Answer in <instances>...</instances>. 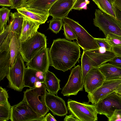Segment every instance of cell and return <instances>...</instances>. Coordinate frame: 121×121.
<instances>
[{
    "label": "cell",
    "mask_w": 121,
    "mask_h": 121,
    "mask_svg": "<svg viewBox=\"0 0 121 121\" xmlns=\"http://www.w3.org/2000/svg\"><path fill=\"white\" fill-rule=\"evenodd\" d=\"M95 15L94 24L102 31L105 37L110 33L121 35V29L114 19L99 9L95 10Z\"/></svg>",
    "instance_id": "obj_10"
},
{
    "label": "cell",
    "mask_w": 121,
    "mask_h": 121,
    "mask_svg": "<svg viewBox=\"0 0 121 121\" xmlns=\"http://www.w3.org/2000/svg\"><path fill=\"white\" fill-rule=\"evenodd\" d=\"M63 23L69 26L77 37V43L83 51L96 49L99 47L94 38L90 35L78 22L67 17L62 19Z\"/></svg>",
    "instance_id": "obj_6"
},
{
    "label": "cell",
    "mask_w": 121,
    "mask_h": 121,
    "mask_svg": "<svg viewBox=\"0 0 121 121\" xmlns=\"http://www.w3.org/2000/svg\"><path fill=\"white\" fill-rule=\"evenodd\" d=\"M12 5L10 9H16L21 7L24 0H10Z\"/></svg>",
    "instance_id": "obj_38"
},
{
    "label": "cell",
    "mask_w": 121,
    "mask_h": 121,
    "mask_svg": "<svg viewBox=\"0 0 121 121\" xmlns=\"http://www.w3.org/2000/svg\"><path fill=\"white\" fill-rule=\"evenodd\" d=\"M11 5V2L10 0H0V6L10 8Z\"/></svg>",
    "instance_id": "obj_40"
},
{
    "label": "cell",
    "mask_w": 121,
    "mask_h": 121,
    "mask_svg": "<svg viewBox=\"0 0 121 121\" xmlns=\"http://www.w3.org/2000/svg\"><path fill=\"white\" fill-rule=\"evenodd\" d=\"M45 100L47 107L54 115L62 117L67 114L65 102L61 98L46 91Z\"/></svg>",
    "instance_id": "obj_15"
},
{
    "label": "cell",
    "mask_w": 121,
    "mask_h": 121,
    "mask_svg": "<svg viewBox=\"0 0 121 121\" xmlns=\"http://www.w3.org/2000/svg\"><path fill=\"white\" fill-rule=\"evenodd\" d=\"M45 73L27 67L25 71L24 87L32 88L41 86L44 83Z\"/></svg>",
    "instance_id": "obj_18"
},
{
    "label": "cell",
    "mask_w": 121,
    "mask_h": 121,
    "mask_svg": "<svg viewBox=\"0 0 121 121\" xmlns=\"http://www.w3.org/2000/svg\"><path fill=\"white\" fill-rule=\"evenodd\" d=\"M16 9L24 17L40 25L44 23L49 16L48 11L25 7Z\"/></svg>",
    "instance_id": "obj_16"
},
{
    "label": "cell",
    "mask_w": 121,
    "mask_h": 121,
    "mask_svg": "<svg viewBox=\"0 0 121 121\" xmlns=\"http://www.w3.org/2000/svg\"><path fill=\"white\" fill-rule=\"evenodd\" d=\"M10 10L4 7L0 9V34L2 33L8 25L7 23L10 22Z\"/></svg>",
    "instance_id": "obj_28"
},
{
    "label": "cell",
    "mask_w": 121,
    "mask_h": 121,
    "mask_svg": "<svg viewBox=\"0 0 121 121\" xmlns=\"http://www.w3.org/2000/svg\"><path fill=\"white\" fill-rule=\"evenodd\" d=\"M46 90L43 83L39 87L29 88L23 92V97L29 104L35 112L44 117L49 110L45 102Z\"/></svg>",
    "instance_id": "obj_3"
},
{
    "label": "cell",
    "mask_w": 121,
    "mask_h": 121,
    "mask_svg": "<svg viewBox=\"0 0 121 121\" xmlns=\"http://www.w3.org/2000/svg\"><path fill=\"white\" fill-rule=\"evenodd\" d=\"M105 80L104 76L98 67L91 69L86 74L83 82L86 92L91 93L101 86Z\"/></svg>",
    "instance_id": "obj_14"
},
{
    "label": "cell",
    "mask_w": 121,
    "mask_h": 121,
    "mask_svg": "<svg viewBox=\"0 0 121 121\" xmlns=\"http://www.w3.org/2000/svg\"><path fill=\"white\" fill-rule=\"evenodd\" d=\"M98 67L104 76L105 80L121 79V68L109 62L104 63Z\"/></svg>",
    "instance_id": "obj_20"
},
{
    "label": "cell",
    "mask_w": 121,
    "mask_h": 121,
    "mask_svg": "<svg viewBox=\"0 0 121 121\" xmlns=\"http://www.w3.org/2000/svg\"><path fill=\"white\" fill-rule=\"evenodd\" d=\"M68 109L69 113L79 121H96L97 113L94 104L88 102L80 103L70 99L67 102Z\"/></svg>",
    "instance_id": "obj_4"
},
{
    "label": "cell",
    "mask_w": 121,
    "mask_h": 121,
    "mask_svg": "<svg viewBox=\"0 0 121 121\" xmlns=\"http://www.w3.org/2000/svg\"><path fill=\"white\" fill-rule=\"evenodd\" d=\"M109 121H121V110H115L112 115L108 119Z\"/></svg>",
    "instance_id": "obj_37"
},
{
    "label": "cell",
    "mask_w": 121,
    "mask_h": 121,
    "mask_svg": "<svg viewBox=\"0 0 121 121\" xmlns=\"http://www.w3.org/2000/svg\"><path fill=\"white\" fill-rule=\"evenodd\" d=\"M15 33L11 31L8 25L0 34V53L7 51L11 41Z\"/></svg>",
    "instance_id": "obj_26"
},
{
    "label": "cell",
    "mask_w": 121,
    "mask_h": 121,
    "mask_svg": "<svg viewBox=\"0 0 121 121\" xmlns=\"http://www.w3.org/2000/svg\"><path fill=\"white\" fill-rule=\"evenodd\" d=\"M49 22L48 29L56 34L58 33L63 26L62 19L52 18Z\"/></svg>",
    "instance_id": "obj_30"
},
{
    "label": "cell",
    "mask_w": 121,
    "mask_h": 121,
    "mask_svg": "<svg viewBox=\"0 0 121 121\" xmlns=\"http://www.w3.org/2000/svg\"><path fill=\"white\" fill-rule=\"evenodd\" d=\"M10 16V21L8 24L9 29L20 37L22 29L24 17L17 12H11Z\"/></svg>",
    "instance_id": "obj_22"
},
{
    "label": "cell",
    "mask_w": 121,
    "mask_h": 121,
    "mask_svg": "<svg viewBox=\"0 0 121 121\" xmlns=\"http://www.w3.org/2000/svg\"><path fill=\"white\" fill-rule=\"evenodd\" d=\"M60 81L53 73L48 70L46 72L44 83L48 92L57 95L58 91L61 89Z\"/></svg>",
    "instance_id": "obj_21"
},
{
    "label": "cell",
    "mask_w": 121,
    "mask_h": 121,
    "mask_svg": "<svg viewBox=\"0 0 121 121\" xmlns=\"http://www.w3.org/2000/svg\"><path fill=\"white\" fill-rule=\"evenodd\" d=\"M63 26L64 34L66 39L69 41L74 39L77 40L76 35L69 26L64 23H63Z\"/></svg>",
    "instance_id": "obj_32"
},
{
    "label": "cell",
    "mask_w": 121,
    "mask_h": 121,
    "mask_svg": "<svg viewBox=\"0 0 121 121\" xmlns=\"http://www.w3.org/2000/svg\"><path fill=\"white\" fill-rule=\"evenodd\" d=\"M116 0H109L113 4L115 1Z\"/></svg>",
    "instance_id": "obj_47"
},
{
    "label": "cell",
    "mask_w": 121,
    "mask_h": 121,
    "mask_svg": "<svg viewBox=\"0 0 121 121\" xmlns=\"http://www.w3.org/2000/svg\"><path fill=\"white\" fill-rule=\"evenodd\" d=\"M46 36L38 31L33 37L21 43L20 53L26 63L40 50L47 47Z\"/></svg>",
    "instance_id": "obj_5"
},
{
    "label": "cell",
    "mask_w": 121,
    "mask_h": 121,
    "mask_svg": "<svg viewBox=\"0 0 121 121\" xmlns=\"http://www.w3.org/2000/svg\"><path fill=\"white\" fill-rule=\"evenodd\" d=\"M115 91L117 93L121 94V84L119 86Z\"/></svg>",
    "instance_id": "obj_46"
},
{
    "label": "cell",
    "mask_w": 121,
    "mask_h": 121,
    "mask_svg": "<svg viewBox=\"0 0 121 121\" xmlns=\"http://www.w3.org/2000/svg\"><path fill=\"white\" fill-rule=\"evenodd\" d=\"M10 119L11 121H44V117L35 112L23 97L21 101L11 106Z\"/></svg>",
    "instance_id": "obj_7"
},
{
    "label": "cell",
    "mask_w": 121,
    "mask_h": 121,
    "mask_svg": "<svg viewBox=\"0 0 121 121\" xmlns=\"http://www.w3.org/2000/svg\"><path fill=\"white\" fill-rule=\"evenodd\" d=\"M117 94H118L121 97V94H119V93H117Z\"/></svg>",
    "instance_id": "obj_48"
},
{
    "label": "cell",
    "mask_w": 121,
    "mask_h": 121,
    "mask_svg": "<svg viewBox=\"0 0 121 121\" xmlns=\"http://www.w3.org/2000/svg\"><path fill=\"white\" fill-rule=\"evenodd\" d=\"M54 117L50 113L47 114L44 117V121H56Z\"/></svg>",
    "instance_id": "obj_43"
},
{
    "label": "cell",
    "mask_w": 121,
    "mask_h": 121,
    "mask_svg": "<svg viewBox=\"0 0 121 121\" xmlns=\"http://www.w3.org/2000/svg\"><path fill=\"white\" fill-rule=\"evenodd\" d=\"M57 0H33L29 4L22 7L49 11L52 6Z\"/></svg>",
    "instance_id": "obj_27"
},
{
    "label": "cell",
    "mask_w": 121,
    "mask_h": 121,
    "mask_svg": "<svg viewBox=\"0 0 121 121\" xmlns=\"http://www.w3.org/2000/svg\"><path fill=\"white\" fill-rule=\"evenodd\" d=\"M9 98L8 91L5 88L0 87V103H4L8 100Z\"/></svg>",
    "instance_id": "obj_35"
},
{
    "label": "cell",
    "mask_w": 121,
    "mask_h": 121,
    "mask_svg": "<svg viewBox=\"0 0 121 121\" xmlns=\"http://www.w3.org/2000/svg\"><path fill=\"white\" fill-rule=\"evenodd\" d=\"M33 0H24L23 5L22 7L29 4Z\"/></svg>",
    "instance_id": "obj_45"
},
{
    "label": "cell",
    "mask_w": 121,
    "mask_h": 121,
    "mask_svg": "<svg viewBox=\"0 0 121 121\" xmlns=\"http://www.w3.org/2000/svg\"><path fill=\"white\" fill-rule=\"evenodd\" d=\"M20 36L15 34L10 42L9 49L10 52V65L12 67L14 63L17 55L20 53L21 42Z\"/></svg>",
    "instance_id": "obj_24"
},
{
    "label": "cell",
    "mask_w": 121,
    "mask_h": 121,
    "mask_svg": "<svg viewBox=\"0 0 121 121\" xmlns=\"http://www.w3.org/2000/svg\"><path fill=\"white\" fill-rule=\"evenodd\" d=\"M76 0H58L49 10V16L52 18L62 19L67 17L72 9Z\"/></svg>",
    "instance_id": "obj_17"
},
{
    "label": "cell",
    "mask_w": 121,
    "mask_h": 121,
    "mask_svg": "<svg viewBox=\"0 0 121 121\" xmlns=\"http://www.w3.org/2000/svg\"><path fill=\"white\" fill-rule=\"evenodd\" d=\"M121 84V79L105 80L101 86L92 93H88V102L91 103L92 104L96 103L99 100L115 91Z\"/></svg>",
    "instance_id": "obj_12"
},
{
    "label": "cell",
    "mask_w": 121,
    "mask_h": 121,
    "mask_svg": "<svg viewBox=\"0 0 121 121\" xmlns=\"http://www.w3.org/2000/svg\"><path fill=\"white\" fill-rule=\"evenodd\" d=\"M81 66L78 65L71 70L67 82L62 89L61 93L64 96L76 95L83 91Z\"/></svg>",
    "instance_id": "obj_11"
},
{
    "label": "cell",
    "mask_w": 121,
    "mask_h": 121,
    "mask_svg": "<svg viewBox=\"0 0 121 121\" xmlns=\"http://www.w3.org/2000/svg\"><path fill=\"white\" fill-rule=\"evenodd\" d=\"M24 61L20 53L13 66L10 67L6 77L9 81L8 87L21 91L24 88L23 80L26 68Z\"/></svg>",
    "instance_id": "obj_8"
},
{
    "label": "cell",
    "mask_w": 121,
    "mask_h": 121,
    "mask_svg": "<svg viewBox=\"0 0 121 121\" xmlns=\"http://www.w3.org/2000/svg\"><path fill=\"white\" fill-rule=\"evenodd\" d=\"M11 107L8 101L0 103V121H7L10 119Z\"/></svg>",
    "instance_id": "obj_29"
},
{
    "label": "cell",
    "mask_w": 121,
    "mask_h": 121,
    "mask_svg": "<svg viewBox=\"0 0 121 121\" xmlns=\"http://www.w3.org/2000/svg\"><path fill=\"white\" fill-rule=\"evenodd\" d=\"M108 62L110 64L121 68V56L116 55Z\"/></svg>",
    "instance_id": "obj_36"
},
{
    "label": "cell",
    "mask_w": 121,
    "mask_h": 121,
    "mask_svg": "<svg viewBox=\"0 0 121 121\" xmlns=\"http://www.w3.org/2000/svg\"><path fill=\"white\" fill-rule=\"evenodd\" d=\"M39 25L24 17L22 31L19 38L21 43L34 36L38 31Z\"/></svg>",
    "instance_id": "obj_19"
},
{
    "label": "cell",
    "mask_w": 121,
    "mask_h": 121,
    "mask_svg": "<svg viewBox=\"0 0 121 121\" xmlns=\"http://www.w3.org/2000/svg\"><path fill=\"white\" fill-rule=\"evenodd\" d=\"M49 48H44L38 52L28 63V67L38 71L45 73L50 66L48 52Z\"/></svg>",
    "instance_id": "obj_13"
},
{
    "label": "cell",
    "mask_w": 121,
    "mask_h": 121,
    "mask_svg": "<svg viewBox=\"0 0 121 121\" xmlns=\"http://www.w3.org/2000/svg\"><path fill=\"white\" fill-rule=\"evenodd\" d=\"M111 50L116 55L121 56V46L112 47Z\"/></svg>",
    "instance_id": "obj_41"
},
{
    "label": "cell",
    "mask_w": 121,
    "mask_h": 121,
    "mask_svg": "<svg viewBox=\"0 0 121 121\" xmlns=\"http://www.w3.org/2000/svg\"><path fill=\"white\" fill-rule=\"evenodd\" d=\"M116 54L111 50L103 47L88 51H83L81 57L82 73L86 76L94 67H99L109 61Z\"/></svg>",
    "instance_id": "obj_2"
},
{
    "label": "cell",
    "mask_w": 121,
    "mask_h": 121,
    "mask_svg": "<svg viewBox=\"0 0 121 121\" xmlns=\"http://www.w3.org/2000/svg\"><path fill=\"white\" fill-rule=\"evenodd\" d=\"M116 19H115L121 29V10L115 7Z\"/></svg>",
    "instance_id": "obj_39"
},
{
    "label": "cell",
    "mask_w": 121,
    "mask_h": 121,
    "mask_svg": "<svg viewBox=\"0 0 121 121\" xmlns=\"http://www.w3.org/2000/svg\"><path fill=\"white\" fill-rule=\"evenodd\" d=\"M99 47H103L106 50H111L112 47L106 40V38H94Z\"/></svg>",
    "instance_id": "obj_34"
},
{
    "label": "cell",
    "mask_w": 121,
    "mask_h": 121,
    "mask_svg": "<svg viewBox=\"0 0 121 121\" xmlns=\"http://www.w3.org/2000/svg\"><path fill=\"white\" fill-rule=\"evenodd\" d=\"M64 121H79L76 118L71 114L68 115L66 116L64 119Z\"/></svg>",
    "instance_id": "obj_42"
},
{
    "label": "cell",
    "mask_w": 121,
    "mask_h": 121,
    "mask_svg": "<svg viewBox=\"0 0 121 121\" xmlns=\"http://www.w3.org/2000/svg\"><path fill=\"white\" fill-rule=\"evenodd\" d=\"M88 0H76L72 9L80 10L84 9H87V5L89 4Z\"/></svg>",
    "instance_id": "obj_33"
},
{
    "label": "cell",
    "mask_w": 121,
    "mask_h": 121,
    "mask_svg": "<svg viewBox=\"0 0 121 121\" xmlns=\"http://www.w3.org/2000/svg\"><path fill=\"white\" fill-rule=\"evenodd\" d=\"M105 38L111 47L121 46V35L110 33Z\"/></svg>",
    "instance_id": "obj_31"
},
{
    "label": "cell",
    "mask_w": 121,
    "mask_h": 121,
    "mask_svg": "<svg viewBox=\"0 0 121 121\" xmlns=\"http://www.w3.org/2000/svg\"><path fill=\"white\" fill-rule=\"evenodd\" d=\"M113 4L115 7L121 10V0H116Z\"/></svg>",
    "instance_id": "obj_44"
},
{
    "label": "cell",
    "mask_w": 121,
    "mask_h": 121,
    "mask_svg": "<svg viewBox=\"0 0 121 121\" xmlns=\"http://www.w3.org/2000/svg\"><path fill=\"white\" fill-rule=\"evenodd\" d=\"M80 47L74 41L60 38L53 40L48 52L50 66L64 72L70 69L79 61Z\"/></svg>",
    "instance_id": "obj_1"
},
{
    "label": "cell",
    "mask_w": 121,
    "mask_h": 121,
    "mask_svg": "<svg viewBox=\"0 0 121 121\" xmlns=\"http://www.w3.org/2000/svg\"><path fill=\"white\" fill-rule=\"evenodd\" d=\"M94 104L98 114L104 115L108 119L115 110H121V97L114 91Z\"/></svg>",
    "instance_id": "obj_9"
},
{
    "label": "cell",
    "mask_w": 121,
    "mask_h": 121,
    "mask_svg": "<svg viewBox=\"0 0 121 121\" xmlns=\"http://www.w3.org/2000/svg\"><path fill=\"white\" fill-rule=\"evenodd\" d=\"M10 52L9 49L6 51L0 53V81L8 75L10 65Z\"/></svg>",
    "instance_id": "obj_23"
},
{
    "label": "cell",
    "mask_w": 121,
    "mask_h": 121,
    "mask_svg": "<svg viewBox=\"0 0 121 121\" xmlns=\"http://www.w3.org/2000/svg\"><path fill=\"white\" fill-rule=\"evenodd\" d=\"M103 12L116 19L115 7L109 0H92Z\"/></svg>",
    "instance_id": "obj_25"
}]
</instances>
